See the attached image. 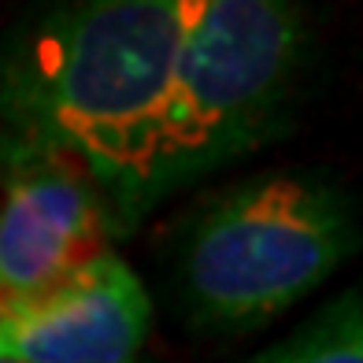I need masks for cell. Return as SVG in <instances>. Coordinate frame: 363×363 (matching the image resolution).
Here are the masks:
<instances>
[{
    "label": "cell",
    "instance_id": "obj_6",
    "mask_svg": "<svg viewBox=\"0 0 363 363\" xmlns=\"http://www.w3.org/2000/svg\"><path fill=\"white\" fill-rule=\"evenodd\" d=\"M249 363H363L359 289L337 293L319 315H311L286 341L263 349Z\"/></svg>",
    "mask_w": 363,
    "mask_h": 363
},
{
    "label": "cell",
    "instance_id": "obj_1",
    "mask_svg": "<svg viewBox=\"0 0 363 363\" xmlns=\"http://www.w3.org/2000/svg\"><path fill=\"white\" fill-rule=\"evenodd\" d=\"M186 0H86L0 48V152L52 156L89 182L108 234L152 211V167Z\"/></svg>",
    "mask_w": 363,
    "mask_h": 363
},
{
    "label": "cell",
    "instance_id": "obj_4",
    "mask_svg": "<svg viewBox=\"0 0 363 363\" xmlns=\"http://www.w3.org/2000/svg\"><path fill=\"white\" fill-rule=\"evenodd\" d=\"M148 334L152 296L111 249L0 301V363H141Z\"/></svg>",
    "mask_w": 363,
    "mask_h": 363
},
{
    "label": "cell",
    "instance_id": "obj_5",
    "mask_svg": "<svg viewBox=\"0 0 363 363\" xmlns=\"http://www.w3.org/2000/svg\"><path fill=\"white\" fill-rule=\"evenodd\" d=\"M108 219L74 167L0 152V301L26 296L104 249Z\"/></svg>",
    "mask_w": 363,
    "mask_h": 363
},
{
    "label": "cell",
    "instance_id": "obj_3",
    "mask_svg": "<svg viewBox=\"0 0 363 363\" xmlns=\"http://www.w3.org/2000/svg\"><path fill=\"white\" fill-rule=\"evenodd\" d=\"M308 56L304 15L282 0H186L152 208L267 145L289 119Z\"/></svg>",
    "mask_w": 363,
    "mask_h": 363
},
{
    "label": "cell",
    "instance_id": "obj_2",
    "mask_svg": "<svg viewBox=\"0 0 363 363\" xmlns=\"http://www.w3.org/2000/svg\"><path fill=\"white\" fill-rule=\"evenodd\" d=\"M356 249V211L319 174H256L189 211L182 301L196 326L245 334L315 293Z\"/></svg>",
    "mask_w": 363,
    "mask_h": 363
}]
</instances>
